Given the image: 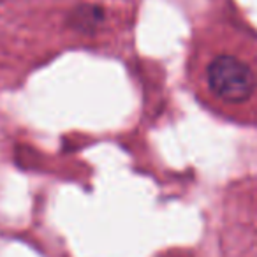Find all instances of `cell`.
Wrapping results in <instances>:
<instances>
[{"label":"cell","mask_w":257,"mask_h":257,"mask_svg":"<svg viewBox=\"0 0 257 257\" xmlns=\"http://www.w3.org/2000/svg\"><path fill=\"white\" fill-rule=\"evenodd\" d=\"M208 86L213 95L225 102H245L255 90L252 67L234 55H218L206 71Z\"/></svg>","instance_id":"6da1fadb"}]
</instances>
